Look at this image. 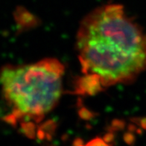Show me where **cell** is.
I'll return each mask as SVG.
<instances>
[{
	"instance_id": "7a4b0ae2",
	"label": "cell",
	"mask_w": 146,
	"mask_h": 146,
	"mask_svg": "<svg viewBox=\"0 0 146 146\" xmlns=\"http://www.w3.org/2000/svg\"><path fill=\"white\" fill-rule=\"evenodd\" d=\"M65 67L55 58L34 64L5 65L0 86L11 113L5 120L17 125L24 120L40 121L55 108L63 92Z\"/></svg>"
},
{
	"instance_id": "6da1fadb",
	"label": "cell",
	"mask_w": 146,
	"mask_h": 146,
	"mask_svg": "<svg viewBox=\"0 0 146 146\" xmlns=\"http://www.w3.org/2000/svg\"><path fill=\"white\" fill-rule=\"evenodd\" d=\"M76 47L84 75L77 84L81 94L130 84L146 70V32L121 5H104L84 17Z\"/></svg>"
}]
</instances>
